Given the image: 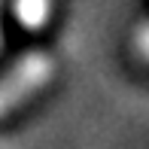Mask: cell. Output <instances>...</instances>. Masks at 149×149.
<instances>
[{
    "label": "cell",
    "mask_w": 149,
    "mask_h": 149,
    "mask_svg": "<svg viewBox=\"0 0 149 149\" xmlns=\"http://www.w3.org/2000/svg\"><path fill=\"white\" fill-rule=\"evenodd\" d=\"M52 73H55V61L46 52H28L0 79V119L12 113L18 104H24L33 91H40L52 79Z\"/></svg>",
    "instance_id": "obj_1"
},
{
    "label": "cell",
    "mask_w": 149,
    "mask_h": 149,
    "mask_svg": "<svg viewBox=\"0 0 149 149\" xmlns=\"http://www.w3.org/2000/svg\"><path fill=\"white\" fill-rule=\"evenodd\" d=\"M49 12H52V0H15V18L28 31H40L49 22Z\"/></svg>",
    "instance_id": "obj_2"
},
{
    "label": "cell",
    "mask_w": 149,
    "mask_h": 149,
    "mask_svg": "<svg viewBox=\"0 0 149 149\" xmlns=\"http://www.w3.org/2000/svg\"><path fill=\"white\" fill-rule=\"evenodd\" d=\"M134 46H137V52L149 61V22L143 24V28L137 31V37H134Z\"/></svg>",
    "instance_id": "obj_3"
},
{
    "label": "cell",
    "mask_w": 149,
    "mask_h": 149,
    "mask_svg": "<svg viewBox=\"0 0 149 149\" xmlns=\"http://www.w3.org/2000/svg\"><path fill=\"white\" fill-rule=\"evenodd\" d=\"M0 46H3V31H0Z\"/></svg>",
    "instance_id": "obj_4"
}]
</instances>
